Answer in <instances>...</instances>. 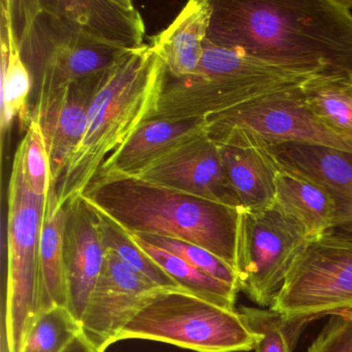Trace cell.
<instances>
[{
  "label": "cell",
  "mask_w": 352,
  "mask_h": 352,
  "mask_svg": "<svg viewBox=\"0 0 352 352\" xmlns=\"http://www.w3.org/2000/svg\"><path fill=\"white\" fill-rule=\"evenodd\" d=\"M166 80L164 63L147 44L109 73L92 100L83 138L57 184L63 207L82 199L104 164L144 123L155 118Z\"/></svg>",
  "instance_id": "obj_3"
},
{
  "label": "cell",
  "mask_w": 352,
  "mask_h": 352,
  "mask_svg": "<svg viewBox=\"0 0 352 352\" xmlns=\"http://www.w3.org/2000/svg\"><path fill=\"white\" fill-rule=\"evenodd\" d=\"M110 72L71 84L34 104L32 117L42 127L56 187L85 133L94 96Z\"/></svg>",
  "instance_id": "obj_14"
},
{
  "label": "cell",
  "mask_w": 352,
  "mask_h": 352,
  "mask_svg": "<svg viewBox=\"0 0 352 352\" xmlns=\"http://www.w3.org/2000/svg\"><path fill=\"white\" fill-rule=\"evenodd\" d=\"M211 17V0H191L166 30L152 36L150 47L164 63L168 78L182 79L197 71Z\"/></svg>",
  "instance_id": "obj_19"
},
{
  "label": "cell",
  "mask_w": 352,
  "mask_h": 352,
  "mask_svg": "<svg viewBox=\"0 0 352 352\" xmlns=\"http://www.w3.org/2000/svg\"><path fill=\"white\" fill-rule=\"evenodd\" d=\"M141 339L195 352L254 350L258 335L236 309H228L179 288H162L125 325L117 342Z\"/></svg>",
  "instance_id": "obj_5"
},
{
  "label": "cell",
  "mask_w": 352,
  "mask_h": 352,
  "mask_svg": "<svg viewBox=\"0 0 352 352\" xmlns=\"http://www.w3.org/2000/svg\"><path fill=\"white\" fill-rule=\"evenodd\" d=\"M82 199L129 234L192 243L234 269L238 208L119 175H98Z\"/></svg>",
  "instance_id": "obj_2"
},
{
  "label": "cell",
  "mask_w": 352,
  "mask_h": 352,
  "mask_svg": "<svg viewBox=\"0 0 352 352\" xmlns=\"http://www.w3.org/2000/svg\"><path fill=\"white\" fill-rule=\"evenodd\" d=\"M81 333V323L67 307H52L36 317L21 352H63Z\"/></svg>",
  "instance_id": "obj_27"
},
{
  "label": "cell",
  "mask_w": 352,
  "mask_h": 352,
  "mask_svg": "<svg viewBox=\"0 0 352 352\" xmlns=\"http://www.w3.org/2000/svg\"><path fill=\"white\" fill-rule=\"evenodd\" d=\"M162 288L129 269L114 253L107 252L81 319L82 333L96 352L106 351L116 343L138 311Z\"/></svg>",
  "instance_id": "obj_11"
},
{
  "label": "cell",
  "mask_w": 352,
  "mask_h": 352,
  "mask_svg": "<svg viewBox=\"0 0 352 352\" xmlns=\"http://www.w3.org/2000/svg\"><path fill=\"white\" fill-rule=\"evenodd\" d=\"M271 308L314 320L352 311V236L329 230L309 239Z\"/></svg>",
  "instance_id": "obj_9"
},
{
  "label": "cell",
  "mask_w": 352,
  "mask_h": 352,
  "mask_svg": "<svg viewBox=\"0 0 352 352\" xmlns=\"http://www.w3.org/2000/svg\"><path fill=\"white\" fill-rule=\"evenodd\" d=\"M310 238L276 203L261 211L240 209L234 265L239 290L271 308Z\"/></svg>",
  "instance_id": "obj_8"
},
{
  "label": "cell",
  "mask_w": 352,
  "mask_h": 352,
  "mask_svg": "<svg viewBox=\"0 0 352 352\" xmlns=\"http://www.w3.org/2000/svg\"><path fill=\"white\" fill-rule=\"evenodd\" d=\"M240 312L258 335L255 352H294L310 317L286 316L274 309L242 307Z\"/></svg>",
  "instance_id": "obj_25"
},
{
  "label": "cell",
  "mask_w": 352,
  "mask_h": 352,
  "mask_svg": "<svg viewBox=\"0 0 352 352\" xmlns=\"http://www.w3.org/2000/svg\"><path fill=\"white\" fill-rule=\"evenodd\" d=\"M131 234L135 242L176 282L180 289L224 308L236 309L234 305L236 294L240 292L239 288L214 279L176 255L141 240L135 234Z\"/></svg>",
  "instance_id": "obj_24"
},
{
  "label": "cell",
  "mask_w": 352,
  "mask_h": 352,
  "mask_svg": "<svg viewBox=\"0 0 352 352\" xmlns=\"http://www.w3.org/2000/svg\"><path fill=\"white\" fill-rule=\"evenodd\" d=\"M13 0L1 1V96H0V127L3 146L5 137L17 119L22 131H28L32 120L28 104L32 89L30 69L22 56L19 38L15 26Z\"/></svg>",
  "instance_id": "obj_20"
},
{
  "label": "cell",
  "mask_w": 352,
  "mask_h": 352,
  "mask_svg": "<svg viewBox=\"0 0 352 352\" xmlns=\"http://www.w3.org/2000/svg\"><path fill=\"white\" fill-rule=\"evenodd\" d=\"M24 168L28 183L36 195L48 199L53 189H56L51 170L50 157L42 127L32 117L25 137L22 140Z\"/></svg>",
  "instance_id": "obj_29"
},
{
  "label": "cell",
  "mask_w": 352,
  "mask_h": 352,
  "mask_svg": "<svg viewBox=\"0 0 352 352\" xmlns=\"http://www.w3.org/2000/svg\"><path fill=\"white\" fill-rule=\"evenodd\" d=\"M245 133L261 145L300 144L352 153V141L327 127L305 104L300 87L284 90L206 118L210 139Z\"/></svg>",
  "instance_id": "obj_10"
},
{
  "label": "cell",
  "mask_w": 352,
  "mask_h": 352,
  "mask_svg": "<svg viewBox=\"0 0 352 352\" xmlns=\"http://www.w3.org/2000/svg\"><path fill=\"white\" fill-rule=\"evenodd\" d=\"M98 213L100 216L102 241L107 252L114 253L129 269L160 287L179 288L176 282L135 242L129 232L123 230L116 222L104 214L100 212Z\"/></svg>",
  "instance_id": "obj_26"
},
{
  "label": "cell",
  "mask_w": 352,
  "mask_h": 352,
  "mask_svg": "<svg viewBox=\"0 0 352 352\" xmlns=\"http://www.w3.org/2000/svg\"><path fill=\"white\" fill-rule=\"evenodd\" d=\"M63 352H96V350L81 333Z\"/></svg>",
  "instance_id": "obj_31"
},
{
  "label": "cell",
  "mask_w": 352,
  "mask_h": 352,
  "mask_svg": "<svg viewBox=\"0 0 352 352\" xmlns=\"http://www.w3.org/2000/svg\"><path fill=\"white\" fill-rule=\"evenodd\" d=\"M280 168L322 186L335 207L331 230L352 236V153L300 144L267 146Z\"/></svg>",
  "instance_id": "obj_15"
},
{
  "label": "cell",
  "mask_w": 352,
  "mask_h": 352,
  "mask_svg": "<svg viewBox=\"0 0 352 352\" xmlns=\"http://www.w3.org/2000/svg\"><path fill=\"white\" fill-rule=\"evenodd\" d=\"M308 352H352V316L331 315Z\"/></svg>",
  "instance_id": "obj_30"
},
{
  "label": "cell",
  "mask_w": 352,
  "mask_h": 352,
  "mask_svg": "<svg viewBox=\"0 0 352 352\" xmlns=\"http://www.w3.org/2000/svg\"><path fill=\"white\" fill-rule=\"evenodd\" d=\"M24 20L21 50H45L67 40L85 41L119 50L143 48V18L129 0L18 1Z\"/></svg>",
  "instance_id": "obj_7"
},
{
  "label": "cell",
  "mask_w": 352,
  "mask_h": 352,
  "mask_svg": "<svg viewBox=\"0 0 352 352\" xmlns=\"http://www.w3.org/2000/svg\"><path fill=\"white\" fill-rule=\"evenodd\" d=\"M275 203L298 220L311 238L333 228V199L322 186L310 179L280 168Z\"/></svg>",
  "instance_id": "obj_21"
},
{
  "label": "cell",
  "mask_w": 352,
  "mask_h": 352,
  "mask_svg": "<svg viewBox=\"0 0 352 352\" xmlns=\"http://www.w3.org/2000/svg\"><path fill=\"white\" fill-rule=\"evenodd\" d=\"M67 208L59 204L56 189L47 199L41 236V289L42 312L55 306L67 307L63 269Z\"/></svg>",
  "instance_id": "obj_22"
},
{
  "label": "cell",
  "mask_w": 352,
  "mask_h": 352,
  "mask_svg": "<svg viewBox=\"0 0 352 352\" xmlns=\"http://www.w3.org/2000/svg\"><path fill=\"white\" fill-rule=\"evenodd\" d=\"M213 141V140H212ZM241 209L261 211L275 204L280 166L267 147L239 131L215 140Z\"/></svg>",
  "instance_id": "obj_16"
},
{
  "label": "cell",
  "mask_w": 352,
  "mask_h": 352,
  "mask_svg": "<svg viewBox=\"0 0 352 352\" xmlns=\"http://www.w3.org/2000/svg\"><path fill=\"white\" fill-rule=\"evenodd\" d=\"M46 50L41 60L36 102L76 82L108 73L133 52L77 40L63 41Z\"/></svg>",
  "instance_id": "obj_18"
},
{
  "label": "cell",
  "mask_w": 352,
  "mask_h": 352,
  "mask_svg": "<svg viewBox=\"0 0 352 352\" xmlns=\"http://www.w3.org/2000/svg\"><path fill=\"white\" fill-rule=\"evenodd\" d=\"M207 42L283 69L352 77V0H211Z\"/></svg>",
  "instance_id": "obj_1"
},
{
  "label": "cell",
  "mask_w": 352,
  "mask_h": 352,
  "mask_svg": "<svg viewBox=\"0 0 352 352\" xmlns=\"http://www.w3.org/2000/svg\"><path fill=\"white\" fill-rule=\"evenodd\" d=\"M255 58L236 49L206 42L197 71L168 79L155 118H207L265 96L300 87L311 78Z\"/></svg>",
  "instance_id": "obj_4"
},
{
  "label": "cell",
  "mask_w": 352,
  "mask_h": 352,
  "mask_svg": "<svg viewBox=\"0 0 352 352\" xmlns=\"http://www.w3.org/2000/svg\"><path fill=\"white\" fill-rule=\"evenodd\" d=\"M47 197L36 195L26 176L23 150L18 146L8 191L6 343L21 352L24 340L42 313L41 236Z\"/></svg>",
  "instance_id": "obj_6"
},
{
  "label": "cell",
  "mask_w": 352,
  "mask_h": 352,
  "mask_svg": "<svg viewBox=\"0 0 352 352\" xmlns=\"http://www.w3.org/2000/svg\"><path fill=\"white\" fill-rule=\"evenodd\" d=\"M135 236L153 246L176 255L179 258L186 261L195 269L211 276L214 279L239 288L238 277L234 267L207 249L192 243L166 238V236H150V234H135Z\"/></svg>",
  "instance_id": "obj_28"
},
{
  "label": "cell",
  "mask_w": 352,
  "mask_h": 352,
  "mask_svg": "<svg viewBox=\"0 0 352 352\" xmlns=\"http://www.w3.org/2000/svg\"><path fill=\"white\" fill-rule=\"evenodd\" d=\"M300 94L327 127L352 141V77L316 76L300 86Z\"/></svg>",
  "instance_id": "obj_23"
},
{
  "label": "cell",
  "mask_w": 352,
  "mask_h": 352,
  "mask_svg": "<svg viewBox=\"0 0 352 352\" xmlns=\"http://www.w3.org/2000/svg\"><path fill=\"white\" fill-rule=\"evenodd\" d=\"M106 255L98 212L83 199L67 206L63 241L67 308L80 323Z\"/></svg>",
  "instance_id": "obj_13"
},
{
  "label": "cell",
  "mask_w": 352,
  "mask_h": 352,
  "mask_svg": "<svg viewBox=\"0 0 352 352\" xmlns=\"http://www.w3.org/2000/svg\"><path fill=\"white\" fill-rule=\"evenodd\" d=\"M135 178L241 209L215 142L201 133Z\"/></svg>",
  "instance_id": "obj_12"
},
{
  "label": "cell",
  "mask_w": 352,
  "mask_h": 352,
  "mask_svg": "<svg viewBox=\"0 0 352 352\" xmlns=\"http://www.w3.org/2000/svg\"><path fill=\"white\" fill-rule=\"evenodd\" d=\"M205 131V118L151 119L104 164L98 175L138 176Z\"/></svg>",
  "instance_id": "obj_17"
},
{
  "label": "cell",
  "mask_w": 352,
  "mask_h": 352,
  "mask_svg": "<svg viewBox=\"0 0 352 352\" xmlns=\"http://www.w3.org/2000/svg\"><path fill=\"white\" fill-rule=\"evenodd\" d=\"M342 314H346L349 315V316H352V311H349V312L342 313Z\"/></svg>",
  "instance_id": "obj_32"
}]
</instances>
